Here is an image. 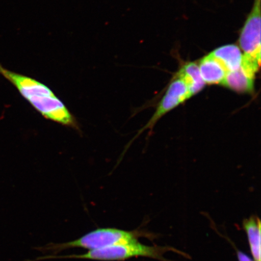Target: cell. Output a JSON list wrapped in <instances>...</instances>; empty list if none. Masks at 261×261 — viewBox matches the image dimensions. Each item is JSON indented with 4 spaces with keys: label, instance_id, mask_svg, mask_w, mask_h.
<instances>
[{
    "label": "cell",
    "instance_id": "obj_1",
    "mask_svg": "<svg viewBox=\"0 0 261 261\" xmlns=\"http://www.w3.org/2000/svg\"><path fill=\"white\" fill-rule=\"evenodd\" d=\"M0 74L45 119L80 130L79 124L66 106L46 85L31 77L6 69L0 64Z\"/></svg>",
    "mask_w": 261,
    "mask_h": 261
},
{
    "label": "cell",
    "instance_id": "obj_2",
    "mask_svg": "<svg viewBox=\"0 0 261 261\" xmlns=\"http://www.w3.org/2000/svg\"><path fill=\"white\" fill-rule=\"evenodd\" d=\"M175 250L170 247L148 246L138 242L114 245L102 249L90 250L87 253L71 255H48L36 259L41 260L50 259H83L100 261H122L135 257H149L165 260L163 254L169 250Z\"/></svg>",
    "mask_w": 261,
    "mask_h": 261
},
{
    "label": "cell",
    "instance_id": "obj_3",
    "mask_svg": "<svg viewBox=\"0 0 261 261\" xmlns=\"http://www.w3.org/2000/svg\"><path fill=\"white\" fill-rule=\"evenodd\" d=\"M138 232L126 231L116 228H99L90 231L74 241L63 243H50L47 246L37 248L42 252L57 254L64 250L80 248L89 251L134 242L138 241Z\"/></svg>",
    "mask_w": 261,
    "mask_h": 261
},
{
    "label": "cell",
    "instance_id": "obj_4",
    "mask_svg": "<svg viewBox=\"0 0 261 261\" xmlns=\"http://www.w3.org/2000/svg\"><path fill=\"white\" fill-rule=\"evenodd\" d=\"M260 0H257L252 13L248 18L240 38L244 55L260 61Z\"/></svg>",
    "mask_w": 261,
    "mask_h": 261
},
{
    "label": "cell",
    "instance_id": "obj_5",
    "mask_svg": "<svg viewBox=\"0 0 261 261\" xmlns=\"http://www.w3.org/2000/svg\"><path fill=\"white\" fill-rule=\"evenodd\" d=\"M191 96H192L190 91L184 81L178 76L176 77L169 85V87L166 91L165 96L162 98L154 116L142 129V132L147 128H151L165 114L170 112L171 110L175 109L179 104L184 102Z\"/></svg>",
    "mask_w": 261,
    "mask_h": 261
},
{
    "label": "cell",
    "instance_id": "obj_6",
    "mask_svg": "<svg viewBox=\"0 0 261 261\" xmlns=\"http://www.w3.org/2000/svg\"><path fill=\"white\" fill-rule=\"evenodd\" d=\"M219 62L227 72L239 69L243 61V55L236 45H227L218 48L211 54Z\"/></svg>",
    "mask_w": 261,
    "mask_h": 261
},
{
    "label": "cell",
    "instance_id": "obj_7",
    "mask_svg": "<svg viewBox=\"0 0 261 261\" xmlns=\"http://www.w3.org/2000/svg\"><path fill=\"white\" fill-rule=\"evenodd\" d=\"M198 67L205 84L223 85L227 72L211 54L202 59Z\"/></svg>",
    "mask_w": 261,
    "mask_h": 261
},
{
    "label": "cell",
    "instance_id": "obj_8",
    "mask_svg": "<svg viewBox=\"0 0 261 261\" xmlns=\"http://www.w3.org/2000/svg\"><path fill=\"white\" fill-rule=\"evenodd\" d=\"M254 80L240 67L237 70L228 72L223 85L237 92L249 93L253 90Z\"/></svg>",
    "mask_w": 261,
    "mask_h": 261
},
{
    "label": "cell",
    "instance_id": "obj_9",
    "mask_svg": "<svg viewBox=\"0 0 261 261\" xmlns=\"http://www.w3.org/2000/svg\"><path fill=\"white\" fill-rule=\"evenodd\" d=\"M178 76L187 85L192 96L200 92L205 85L202 78L198 65L194 63L185 65L179 70Z\"/></svg>",
    "mask_w": 261,
    "mask_h": 261
},
{
    "label": "cell",
    "instance_id": "obj_10",
    "mask_svg": "<svg viewBox=\"0 0 261 261\" xmlns=\"http://www.w3.org/2000/svg\"><path fill=\"white\" fill-rule=\"evenodd\" d=\"M254 261H260V221L259 218L251 217L244 221Z\"/></svg>",
    "mask_w": 261,
    "mask_h": 261
},
{
    "label": "cell",
    "instance_id": "obj_11",
    "mask_svg": "<svg viewBox=\"0 0 261 261\" xmlns=\"http://www.w3.org/2000/svg\"><path fill=\"white\" fill-rule=\"evenodd\" d=\"M238 256L240 261H253L246 256V254L241 252H238Z\"/></svg>",
    "mask_w": 261,
    "mask_h": 261
}]
</instances>
